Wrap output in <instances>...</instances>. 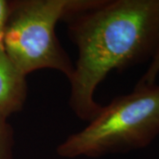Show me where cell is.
Here are the masks:
<instances>
[{"label": "cell", "instance_id": "1", "mask_svg": "<svg viewBox=\"0 0 159 159\" xmlns=\"http://www.w3.org/2000/svg\"><path fill=\"white\" fill-rule=\"evenodd\" d=\"M66 21L78 49L69 104L89 122L102 108L94 97L106 76L153 57L159 42V0H99Z\"/></svg>", "mask_w": 159, "mask_h": 159}, {"label": "cell", "instance_id": "2", "mask_svg": "<svg viewBox=\"0 0 159 159\" xmlns=\"http://www.w3.org/2000/svg\"><path fill=\"white\" fill-rule=\"evenodd\" d=\"M159 134V86L136 85L114 98L84 129L58 145L65 158L97 157L148 146Z\"/></svg>", "mask_w": 159, "mask_h": 159}, {"label": "cell", "instance_id": "3", "mask_svg": "<svg viewBox=\"0 0 159 159\" xmlns=\"http://www.w3.org/2000/svg\"><path fill=\"white\" fill-rule=\"evenodd\" d=\"M99 0H12L3 46L25 76L53 69L70 79L74 66L55 33L59 20L86 11Z\"/></svg>", "mask_w": 159, "mask_h": 159}, {"label": "cell", "instance_id": "4", "mask_svg": "<svg viewBox=\"0 0 159 159\" xmlns=\"http://www.w3.org/2000/svg\"><path fill=\"white\" fill-rule=\"evenodd\" d=\"M28 87L23 75L0 47V116L8 119L20 111L27 99Z\"/></svg>", "mask_w": 159, "mask_h": 159}, {"label": "cell", "instance_id": "5", "mask_svg": "<svg viewBox=\"0 0 159 159\" xmlns=\"http://www.w3.org/2000/svg\"><path fill=\"white\" fill-rule=\"evenodd\" d=\"M14 132L8 119L0 116V159H12Z\"/></svg>", "mask_w": 159, "mask_h": 159}, {"label": "cell", "instance_id": "6", "mask_svg": "<svg viewBox=\"0 0 159 159\" xmlns=\"http://www.w3.org/2000/svg\"><path fill=\"white\" fill-rule=\"evenodd\" d=\"M151 59L152 60H151L148 68L145 72V74H143L141 80H139L137 85H154V84H156L155 81L159 74V42L157 47V50L155 51Z\"/></svg>", "mask_w": 159, "mask_h": 159}, {"label": "cell", "instance_id": "7", "mask_svg": "<svg viewBox=\"0 0 159 159\" xmlns=\"http://www.w3.org/2000/svg\"><path fill=\"white\" fill-rule=\"evenodd\" d=\"M11 0H0V47L3 46L7 19L11 11Z\"/></svg>", "mask_w": 159, "mask_h": 159}]
</instances>
